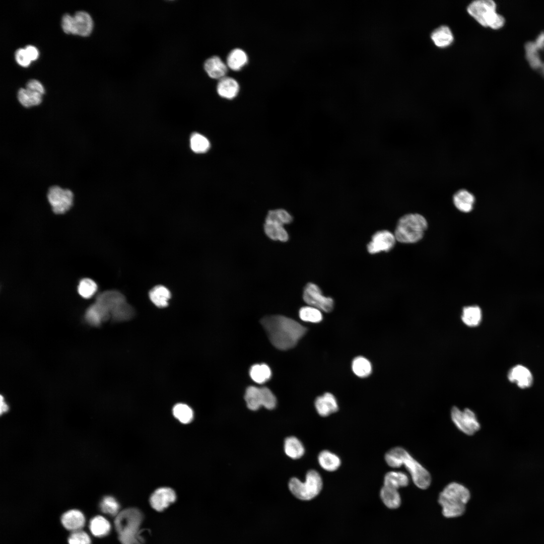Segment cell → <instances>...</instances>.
<instances>
[{"mask_svg":"<svg viewBox=\"0 0 544 544\" xmlns=\"http://www.w3.org/2000/svg\"><path fill=\"white\" fill-rule=\"evenodd\" d=\"M261 323L271 343L281 350L294 347L307 331L297 321L282 315L265 316Z\"/></svg>","mask_w":544,"mask_h":544,"instance_id":"cell-1","label":"cell"},{"mask_svg":"<svg viewBox=\"0 0 544 544\" xmlns=\"http://www.w3.org/2000/svg\"><path fill=\"white\" fill-rule=\"evenodd\" d=\"M384 459L391 467L404 465L418 488L425 490L430 486L431 477L429 471L403 448L396 447L391 449L385 454Z\"/></svg>","mask_w":544,"mask_h":544,"instance_id":"cell-2","label":"cell"},{"mask_svg":"<svg viewBox=\"0 0 544 544\" xmlns=\"http://www.w3.org/2000/svg\"><path fill=\"white\" fill-rule=\"evenodd\" d=\"M470 497L469 491L463 485L456 482L448 484L439 494L438 499L443 516L446 518L461 516Z\"/></svg>","mask_w":544,"mask_h":544,"instance_id":"cell-3","label":"cell"},{"mask_svg":"<svg viewBox=\"0 0 544 544\" xmlns=\"http://www.w3.org/2000/svg\"><path fill=\"white\" fill-rule=\"evenodd\" d=\"M427 227V222L423 216L406 214L399 219L394 234L396 240L401 243H415L422 238Z\"/></svg>","mask_w":544,"mask_h":544,"instance_id":"cell-4","label":"cell"},{"mask_svg":"<svg viewBox=\"0 0 544 544\" xmlns=\"http://www.w3.org/2000/svg\"><path fill=\"white\" fill-rule=\"evenodd\" d=\"M468 14L479 24L493 29H499L505 24V19L496 13V3L492 0H478L467 7Z\"/></svg>","mask_w":544,"mask_h":544,"instance_id":"cell-5","label":"cell"},{"mask_svg":"<svg viewBox=\"0 0 544 544\" xmlns=\"http://www.w3.org/2000/svg\"><path fill=\"white\" fill-rule=\"evenodd\" d=\"M322 487V478L319 472L314 469L309 470L307 472L304 482L293 478L288 484L292 494L297 498L304 501L310 500L316 497L321 492Z\"/></svg>","mask_w":544,"mask_h":544,"instance_id":"cell-6","label":"cell"},{"mask_svg":"<svg viewBox=\"0 0 544 544\" xmlns=\"http://www.w3.org/2000/svg\"><path fill=\"white\" fill-rule=\"evenodd\" d=\"M142 520L141 512L135 508L127 509L117 514L114 524L121 543L139 534Z\"/></svg>","mask_w":544,"mask_h":544,"instance_id":"cell-7","label":"cell"},{"mask_svg":"<svg viewBox=\"0 0 544 544\" xmlns=\"http://www.w3.org/2000/svg\"><path fill=\"white\" fill-rule=\"evenodd\" d=\"M451 418L456 427L467 435H473L481 428L475 414L468 408L461 411L453 406L451 411Z\"/></svg>","mask_w":544,"mask_h":544,"instance_id":"cell-8","label":"cell"},{"mask_svg":"<svg viewBox=\"0 0 544 544\" xmlns=\"http://www.w3.org/2000/svg\"><path fill=\"white\" fill-rule=\"evenodd\" d=\"M47 197L53 212L56 214H62L72 207L74 195L70 189L54 185L49 188Z\"/></svg>","mask_w":544,"mask_h":544,"instance_id":"cell-9","label":"cell"},{"mask_svg":"<svg viewBox=\"0 0 544 544\" xmlns=\"http://www.w3.org/2000/svg\"><path fill=\"white\" fill-rule=\"evenodd\" d=\"M303 298L309 306L316 308L320 311L329 312L333 308V299L324 296L319 287L312 283H308L304 287Z\"/></svg>","mask_w":544,"mask_h":544,"instance_id":"cell-10","label":"cell"},{"mask_svg":"<svg viewBox=\"0 0 544 544\" xmlns=\"http://www.w3.org/2000/svg\"><path fill=\"white\" fill-rule=\"evenodd\" d=\"M396 240L394 234L388 230L377 231L367 244V250L370 254L388 252L394 247Z\"/></svg>","mask_w":544,"mask_h":544,"instance_id":"cell-11","label":"cell"},{"mask_svg":"<svg viewBox=\"0 0 544 544\" xmlns=\"http://www.w3.org/2000/svg\"><path fill=\"white\" fill-rule=\"evenodd\" d=\"M96 302L104 307L111 317L126 301L124 296L119 292L107 291L99 294L96 298Z\"/></svg>","mask_w":544,"mask_h":544,"instance_id":"cell-12","label":"cell"},{"mask_svg":"<svg viewBox=\"0 0 544 544\" xmlns=\"http://www.w3.org/2000/svg\"><path fill=\"white\" fill-rule=\"evenodd\" d=\"M176 496L173 490L162 487L157 489L151 495L150 502L152 507L158 511H162L173 503Z\"/></svg>","mask_w":544,"mask_h":544,"instance_id":"cell-13","label":"cell"},{"mask_svg":"<svg viewBox=\"0 0 544 544\" xmlns=\"http://www.w3.org/2000/svg\"><path fill=\"white\" fill-rule=\"evenodd\" d=\"M60 521L64 528L73 532L83 528L86 523V518L82 511L72 509L64 512L61 515Z\"/></svg>","mask_w":544,"mask_h":544,"instance_id":"cell-14","label":"cell"},{"mask_svg":"<svg viewBox=\"0 0 544 544\" xmlns=\"http://www.w3.org/2000/svg\"><path fill=\"white\" fill-rule=\"evenodd\" d=\"M314 405L317 413L323 417L328 416L338 410L335 397L329 392L318 396L315 400Z\"/></svg>","mask_w":544,"mask_h":544,"instance_id":"cell-15","label":"cell"},{"mask_svg":"<svg viewBox=\"0 0 544 544\" xmlns=\"http://www.w3.org/2000/svg\"><path fill=\"white\" fill-rule=\"evenodd\" d=\"M93 28V21L88 13L84 11L78 12L73 17V34L82 36H88Z\"/></svg>","mask_w":544,"mask_h":544,"instance_id":"cell-16","label":"cell"},{"mask_svg":"<svg viewBox=\"0 0 544 544\" xmlns=\"http://www.w3.org/2000/svg\"><path fill=\"white\" fill-rule=\"evenodd\" d=\"M508 377L512 382H515L521 388L529 387L532 382V374L526 367L517 365L508 373Z\"/></svg>","mask_w":544,"mask_h":544,"instance_id":"cell-17","label":"cell"},{"mask_svg":"<svg viewBox=\"0 0 544 544\" xmlns=\"http://www.w3.org/2000/svg\"><path fill=\"white\" fill-rule=\"evenodd\" d=\"M455 207L460 211L468 213L472 209L475 202L474 195L465 189L457 191L453 196Z\"/></svg>","mask_w":544,"mask_h":544,"instance_id":"cell-18","label":"cell"},{"mask_svg":"<svg viewBox=\"0 0 544 544\" xmlns=\"http://www.w3.org/2000/svg\"><path fill=\"white\" fill-rule=\"evenodd\" d=\"M110 317L109 312L96 302L88 308L85 314V318L87 322L94 326L100 325L102 321Z\"/></svg>","mask_w":544,"mask_h":544,"instance_id":"cell-19","label":"cell"},{"mask_svg":"<svg viewBox=\"0 0 544 544\" xmlns=\"http://www.w3.org/2000/svg\"><path fill=\"white\" fill-rule=\"evenodd\" d=\"M204 69L209 77L213 79L224 78L227 71L226 64L217 56L208 59L204 64Z\"/></svg>","mask_w":544,"mask_h":544,"instance_id":"cell-20","label":"cell"},{"mask_svg":"<svg viewBox=\"0 0 544 544\" xmlns=\"http://www.w3.org/2000/svg\"><path fill=\"white\" fill-rule=\"evenodd\" d=\"M239 89V87L237 81L230 77H224L221 79L217 85L218 94L221 97L228 99H231L236 97Z\"/></svg>","mask_w":544,"mask_h":544,"instance_id":"cell-21","label":"cell"},{"mask_svg":"<svg viewBox=\"0 0 544 544\" xmlns=\"http://www.w3.org/2000/svg\"><path fill=\"white\" fill-rule=\"evenodd\" d=\"M89 528L91 533L94 536L102 537L109 534L111 529V525L104 517L97 515L90 519Z\"/></svg>","mask_w":544,"mask_h":544,"instance_id":"cell-22","label":"cell"},{"mask_svg":"<svg viewBox=\"0 0 544 544\" xmlns=\"http://www.w3.org/2000/svg\"><path fill=\"white\" fill-rule=\"evenodd\" d=\"M318 461L321 468L327 471H335L341 464L339 457L327 450H322L319 453Z\"/></svg>","mask_w":544,"mask_h":544,"instance_id":"cell-23","label":"cell"},{"mask_svg":"<svg viewBox=\"0 0 544 544\" xmlns=\"http://www.w3.org/2000/svg\"><path fill=\"white\" fill-rule=\"evenodd\" d=\"M263 229L265 235L273 240L285 242L289 240L288 233L283 225L265 222Z\"/></svg>","mask_w":544,"mask_h":544,"instance_id":"cell-24","label":"cell"},{"mask_svg":"<svg viewBox=\"0 0 544 544\" xmlns=\"http://www.w3.org/2000/svg\"><path fill=\"white\" fill-rule=\"evenodd\" d=\"M380 496L388 508L396 509L401 504V498L397 489L383 485L380 491Z\"/></svg>","mask_w":544,"mask_h":544,"instance_id":"cell-25","label":"cell"},{"mask_svg":"<svg viewBox=\"0 0 544 544\" xmlns=\"http://www.w3.org/2000/svg\"><path fill=\"white\" fill-rule=\"evenodd\" d=\"M431 39L437 46L443 48L452 43L453 41V36L448 27L441 26L432 33Z\"/></svg>","mask_w":544,"mask_h":544,"instance_id":"cell-26","label":"cell"},{"mask_svg":"<svg viewBox=\"0 0 544 544\" xmlns=\"http://www.w3.org/2000/svg\"><path fill=\"white\" fill-rule=\"evenodd\" d=\"M244 399L247 407L251 411H256L262 406L263 394L261 387L249 386L246 390Z\"/></svg>","mask_w":544,"mask_h":544,"instance_id":"cell-27","label":"cell"},{"mask_svg":"<svg viewBox=\"0 0 544 544\" xmlns=\"http://www.w3.org/2000/svg\"><path fill=\"white\" fill-rule=\"evenodd\" d=\"M284 451L288 456L297 459L304 455L305 449L303 444L298 438L291 436L287 437L285 440Z\"/></svg>","mask_w":544,"mask_h":544,"instance_id":"cell-28","label":"cell"},{"mask_svg":"<svg viewBox=\"0 0 544 544\" xmlns=\"http://www.w3.org/2000/svg\"><path fill=\"white\" fill-rule=\"evenodd\" d=\"M383 483L384 486L398 490L399 488L409 485V479L408 476L402 471H391L385 474Z\"/></svg>","mask_w":544,"mask_h":544,"instance_id":"cell-29","label":"cell"},{"mask_svg":"<svg viewBox=\"0 0 544 544\" xmlns=\"http://www.w3.org/2000/svg\"><path fill=\"white\" fill-rule=\"evenodd\" d=\"M171 294L169 290L163 286H157L149 293L152 302L157 307H165L167 306Z\"/></svg>","mask_w":544,"mask_h":544,"instance_id":"cell-30","label":"cell"},{"mask_svg":"<svg viewBox=\"0 0 544 544\" xmlns=\"http://www.w3.org/2000/svg\"><path fill=\"white\" fill-rule=\"evenodd\" d=\"M18 99L23 106L30 107L40 104L42 94L26 88H21L18 92Z\"/></svg>","mask_w":544,"mask_h":544,"instance_id":"cell-31","label":"cell"},{"mask_svg":"<svg viewBox=\"0 0 544 544\" xmlns=\"http://www.w3.org/2000/svg\"><path fill=\"white\" fill-rule=\"evenodd\" d=\"M463 322L469 326L478 325L482 319V311L478 306H469L463 308L461 315Z\"/></svg>","mask_w":544,"mask_h":544,"instance_id":"cell-32","label":"cell"},{"mask_svg":"<svg viewBox=\"0 0 544 544\" xmlns=\"http://www.w3.org/2000/svg\"><path fill=\"white\" fill-rule=\"evenodd\" d=\"M249 374L254 382L262 384L270 379L271 372L266 364H255L250 368Z\"/></svg>","mask_w":544,"mask_h":544,"instance_id":"cell-33","label":"cell"},{"mask_svg":"<svg viewBox=\"0 0 544 544\" xmlns=\"http://www.w3.org/2000/svg\"><path fill=\"white\" fill-rule=\"evenodd\" d=\"M248 58L246 53L241 49L236 48L232 50L227 57L228 66L234 71L240 70L247 62Z\"/></svg>","mask_w":544,"mask_h":544,"instance_id":"cell-34","label":"cell"},{"mask_svg":"<svg viewBox=\"0 0 544 544\" xmlns=\"http://www.w3.org/2000/svg\"><path fill=\"white\" fill-rule=\"evenodd\" d=\"M293 217L284 209L270 210L266 216L265 222L276 223L282 225L292 222Z\"/></svg>","mask_w":544,"mask_h":544,"instance_id":"cell-35","label":"cell"},{"mask_svg":"<svg viewBox=\"0 0 544 544\" xmlns=\"http://www.w3.org/2000/svg\"><path fill=\"white\" fill-rule=\"evenodd\" d=\"M352 367L355 375L361 378L368 376L372 372L371 363L363 357L355 358L352 362Z\"/></svg>","mask_w":544,"mask_h":544,"instance_id":"cell-36","label":"cell"},{"mask_svg":"<svg viewBox=\"0 0 544 544\" xmlns=\"http://www.w3.org/2000/svg\"><path fill=\"white\" fill-rule=\"evenodd\" d=\"M172 412L174 417L181 423L188 424L193 420V411L186 404H176L174 406Z\"/></svg>","mask_w":544,"mask_h":544,"instance_id":"cell-37","label":"cell"},{"mask_svg":"<svg viewBox=\"0 0 544 544\" xmlns=\"http://www.w3.org/2000/svg\"><path fill=\"white\" fill-rule=\"evenodd\" d=\"M300 319L304 321L318 323L322 320L321 311L312 306L302 307L299 312Z\"/></svg>","mask_w":544,"mask_h":544,"instance_id":"cell-38","label":"cell"},{"mask_svg":"<svg viewBox=\"0 0 544 544\" xmlns=\"http://www.w3.org/2000/svg\"><path fill=\"white\" fill-rule=\"evenodd\" d=\"M97 290L96 283L92 279L84 278L79 282L78 292L80 295L86 299L92 297Z\"/></svg>","mask_w":544,"mask_h":544,"instance_id":"cell-39","label":"cell"},{"mask_svg":"<svg viewBox=\"0 0 544 544\" xmlns=\"http://www.w3.org/2000/svg\"><path fill=\"white\" fill-rule=\"evenodd\" d=\"M190 147L195 153H202L209 149L210 144L205 136L198 133H194L190 138Z\"/></svg>","mask_w":544,"mask_h":544,"instance_id":"cell-40","label":"cell"},{"mask_svg":"<svg viewBox=\"0 0 544 544\" xmlns=\"http://www.w3.org/2000/svg\"><path fill=\"white\" fill-rule=\"evenodd\" d=\"M99 508L104 513L114 516L118 514L119 505L117 501L112 496L104 497L100 501Z\"/></svg>","mask_w":544,"mask_h":544,"instance_id":"cell-41","label":"cell"},{"mask_svg":"<svg viewBox=\"0 0 544 544\" xmlns=\"http://www.w3.org/2000/svg\"><path fill=\"white\" fill-rule=\"evenodd\" d=\"M526 56L527 59L534 68H537L540 66L541 62L537 54V47L534 42H528L525 45Z\"/></svg>","mask_w":544,"mask_h":544,"instance_id":"cell-42","label":"cell"},{"mask_svg":"<svg viewBox=\"0 0 544 544\" xmlns=\"http://www.w3.org/2000/svg\"><path fill=\"white\" fill-rule=\"evenodd\" d=\"M68 544H91L89 534L81 529L71 532L67 538Z\"/></svg>","mask_w":544,"mask_h":544,"instance_id":"cell-43","label":"cell"},{"mask_svg":"<svg viewBox=\"0 0 544 544\" xmlns=\"http://www.w3.org/2000/svg\"><path fill=\"white\" fill-rule=\"evenodd\" d=\"M262 394H263V402L262 406L268 410L274 409L277 404V399L271 391V390L266 387H261Z\"/></svg>","mask_w":544,"mask_h":544,"instance_id":"cell-44","label":"cell"},{"mask_svg":"<svg viewBox=\"0 0 544 544\" xmlns=\"http://www.w3.org/2000/svg\"><path fill=\"white\" fill-rule=\"evenodd\" d=\"M17 62L21 66H28L30 63V59L28 56L25 49H18L15 53Z\"/></svg>","mask_w":544,"mask_h":544,"instance_id":"cell-45","label":"cell"},{"mask_svg":"<svg viewBox=\"0 0 544 544\" xmlns=\"http://www.w3.org/2000/svg\"><path fill=\"white\" fill-rule=\"evenodd\" d=\"M73 17L66 14L62 18L61 26L64 32L67 34H72L73 29Z\"/></svg>","mask_w":544,"mask_h":544,"instance_id":"cell-46","label":"cell"},{"mask_svg":"<svg viewBox=\"0 0 544 544\" xmlns=\"http://www.w3.org/2000/svg\"><path fill=\"white\" fill-rule=\"evenodd\" d=\"M26 89L37 92L41 94L44 93V88L41 84L37 80H31L26 84Z\"/></svg>","mask_w":544,"mask_h":544,"instance_id":"cell-47","label":"cell"},{"mask_svg":"<svg viewBox=\"0 0 544 544\" xmlns=\"http://www.w3.org/2000/svg\"><path fill=\"white\" fill-rule=\"evenodd\" d=\"M26 52L30 60H36L38 56V51L34 46L28 45L25 48Z\"/></svg>","mask_w":544,"mask_h":544,"instance_id":"cell-48","label":"cell"},{"mask_svg":"<svg viewBox=\"0 0 544 544\" xmlns=\"http://www.w3.org/2000/svg\"><path fill=\"white\" fill-rule=\"evenodd\" d=\"M141 532L137 536L124 544H144V539Z\"/></svg>","mask_w":544,"mask_h":544,"instance_id":"cell-49","label":"cell"},{"mask_svg":"<svg viewBox=\"0 0 544 544\" xmlns=\"http://www.w3.org/2000/svg\"><path fill=\"white\" fill-rule=\"evenodd\" d=\"M538 49L544 48V32L541 33L534 42Z\"/></svg>","mask_w":544,"mask_h":544,"instance_id":"cell-50","label":"cell"},{"mask_svg":"<svg viewBox=\"0 0 544 544\" xmlns=\"http://www.w3.org/2000/svg\"><path fill=\"white\" fill-rule=\"evenodd\" d=\"M0 402V412L2 415L8 411L9 406L2 395H1Z\"/></svg>","mask_w":544,"mask_h":544,"instance_id":"cell-51","label":"cell"}]
</instances>
